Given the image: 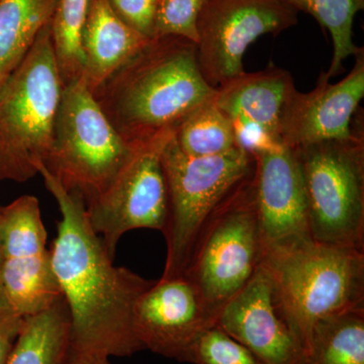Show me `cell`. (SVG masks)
I'll return each instance as SVG.
<instances>
[{
  "label": "cell",
  "instance_id": "16",
  "mask_svg": "<svg viewBox=\"0 0 364 364\" xmlns=\"http://www.w3.org/2000/svg\"><path fill=\"white\" fill-rule=\"evenodd\" d=\"M150 40L124 23L109 0H90L81 33L85 60L81 78L92 95Z\"/></svg>",
  "mask_w": 364,
  "mask_h": 364
},
{
  "label": "cell",
  "instance_id": "22",
  "mask_svg": "<svg viewBox=\"0 0 364 364\" xmlns=\"http://www.w3.org/2000/svg\"><path fill=\"white\" fill-rule=\"evenodd\" d=\"M215 95L191 112L174 135L178 147L189 156H215L237 147L233 124L215 104Z\"/></svg>",
  "mask_w": 364,
  "mask_h": 364
},
{
  "label": "cell",
  "instance_id": "11",
  "mask_svg": "<svg viewBox=\"0 0 364 364\" xmlns=\"http://www.w3.org/2000/svg\"><path fill=\"white\" fill-rule=\"evenodd\" d=\"M0 274L7 303L18 318L42 312L62 298L36 196H21L0 207Z\"/></svg>",
  "mask_w": 364,
  "mask_h": 364
},
{
  "label": "cell",
  "instance_id": "15",
  "mask_svg": "<svg viewBox=\"0 0 364 364\" xmlns=\"http://www.w3.org/2000/svg\"><path fill=\"white\" fill-rule=\"evenodd\" d=\"M253 188L264 250L312 239L303 178L293 149L255 153Z\"/></svg>",
  "mask_w": 364,
  "mask_h": 364
},
{
  "label": "cell",
  "instance_id": "3",
  "mask_svg": "<svg viewBox=\"0 0 364 364\" xmlns=\"http://www.w3.org/2000/svg\"><path fill=\"white\" fill-rule=\"evenodd\" d=\"M262 267L305 351L318 322L364 306V249L309 239L264 250Z\"/></svg>",
  "mask_w": 364,
  "mask_h": 364
},
{
  "label": "cell",
  "instance_id": "28",
  "mask_svg": "<svg viewBox=\"0 0 364 364\" xmlns=\"http://www.w3.org/2000/svg\"><path fill=\"white\" fill-rule=\"evenodd\" d=\"M109 358L100 352L82 350L71 346L65 364H112Z\"/></svg>",
  "mask_w": 364,
  "mask_h": 364
},
{
  "label": "cell",
  "instance_id": "1",
  "mask_svg": "<svg viewBox=\"0 0 364 364\" xmlns=\"http://www.w3.org/2000/svg\"><path fill=\"white\" fill-rule=\"evenodd\" d=\"M38 173L61 213L50 257L70 317L71 346L109 358L144 350L134 331L133 310L154 280L116 267L91 227L82 196L66 191L43 163Z\"/></svg>",
  "mask_w": 364,
  "mask_h": 364
},
{
  "label": "cell",
  "instance_id": "18",
  "mask_svg": "<svg viewBox=\"0 0 364 364\" xmlns=\"http://www.w3.org/2000/svg\"><path fill=\"white\" fill-rule=\"evenodd\" d=\"M70 348V317L61 298L23 318L6 364H65Z\"/></svg>",
  "mask_w": 364,
  "mask_h": 364
},
{
  "label": "cell",
  "instance_id": "13",
  "mask_svg": "<svg viewBox=\"0 0 364 364\" xmlns=\"http://www.w3.org/2000/svg\"><path fill=\"white\" fill-rule=\"evenodd\" d=\"M217 315L186 277H161L136 299L134 331L144 350L182 361L198 335Z\"/></svg>",
  "mask_w": 364,
  "mask_h": 364
},
{
  "label": "cell",
  "instance_id": "21",
  "mask_svg": "<svg viewBox=\"0 0 364 364\" xmlns=\"http://www.w3.org/2000/svg\"><path fill=\"white\" fill-rule=\"evenodd\" d=\"M298 13L304 11L330 33L333 42L331 66L326 72L328 78L341 73L342 64L350 56L363 51L353 42L354 18L364 9V0H280Z\"/></svg>",
  "mask_w": 364,
  "mask_h": 364
},
{
  "label": "cell",
  "instance_id": "14",
  "mask_svg": "<svg viewBox=\"0 0 364 364\" xmlns=\"http://www.w3.org/2000/svg\"><path fill=\"white\" fill-rule=\"evenodd\" d=\"M322 72L310 92L296 90L287 104L279 126L287 147L298 148L324 141L350 138L355 114L364 97V50L346 77L332 85Z\"/></svg>",
  "mask_w": 364,
  "mask_h": 364
},
{
  "label": "cell",
  "instance_id": "29",
  "mask_svg": "<svg viewBox=\"0 0 364 364\" xmlns=\"http://www.w3.org/2000/svg\"><path fill=\"white\" fill-rule=\"evenodd\" d=\"M23 318L14 315L7 303L4 287H2L1 274H0V327L16 328L20 329Z\"/></svg>",
  "mask_w": 364,
  "mask_h": 364
},
{
  "label": "cell",
  "instance_id": "17",
  "mask_svg": "<svg viewBox=\"0 0 364 364\" xmlns=\"http://www.w3.org/2000/svg\"><path fill=\"white\" fill-rule=\"evenodd\" d=\"M296 91L291 73L272 64L254 73L244 72L217 90L215 100L231 121L245 119L259 124L282 142L280 121Z\"/></svg>",
  "mask_w": 364,
  "mask_h": 364
},
{
  "label": "cell",
  "instance_id": "23",
  "mask_svg": "<svg viewBox=\"0 0 364 364\" xmlns=\"http://www.w3.org/2000/svg\"><path fill=\"white\" fill-rule=\"evenodd\" d=\"M90 4V0H57L50 26L55 57L64 86L82 76L85 60L81 33Z\"/></svg>",
  "mask_w": 364,
  "mask_h": 364
},
{
  "label": "cell",
  "instance_id": "7",
  "mask_svg": "<svg viewBox=\"0 0 364 364\" xmlns=\"http://www.w3.org/2000/svg\"><path fill=\"white\" fill-rule=\"evenodd\" d=\"M136 144L119 135L82 78L64 86L46 168L85 205L104 193Z\"/></svg>",
  "mask_w": 364,
  "mask_h": 364
},
{
  "label": "cell",
  "instance_id": "10",
  "mask_svg": "<svg viewBox=\"0 0 364 364\" xmlns=\"http://www.w3.org/2000/svg\"><path fill=\"white\" fill-rule=\"evenodd\" d=\"M298 16L280 0H205L196 23V60L208 85L217 90L242 75L249 46L293 28Z\"/></svg>",
  "mask_w": 364,
  "mask_h": 364
},
{
  "label": "cell",
  "instance_id": "19",
  "mask_svg": "<svg viewBox=\"0 0 364 364\" xmlns=\"http://www.w3.org/2000/svg\"><path fill=\"white\" fill-rule=\"evenodd\" d=\"M57 0H0V86L51 23Z\"/></svg>",
  "mask_w": 364,
  "mask_h": 364
},
{
  "label": "cell",
  "instance_id": "25",
  "mask_svg": "<svg viewBox=\"0 0 364 364\" xmlns=\"http://www.w3.org/2000/svg\"><path fill=\"white\" fill-rule=\"evenodd\" d=\"M205 0H157L154 37H179L198 43V16Z\"/></svg>",
  "mask_w": 364,
  "mask_h": 364
},
{
  "label": "cell",
  "instance_id": "9",
  "mask_svg": "<svg viewBox=\"0 0 364 364\" xmlns=\"http://www.w3.org/2000/svg\"><path fill=\"white\" fill-rule=\"evenodd\" d=\"M176 133L136 143L111 183L86 205L88 220L112 258L119 241L136 229L163 231L168 215V189L162 151Z\"/></svg>",
  "mask_w": 364,
  "mask_h": 364
},
{
  "label": "cell",
  "instance_id": "27",
  "mask_svg": "<svg viewBox=\"0 0 364 364\" xmlns=\"http://www.w3.org/2000/svg\"><path fill=\"white\" fill-rule=\"evenodd\" d=\"M235 143L237 147L253 155L255 153L272 151L284 146L279 139L259 124L245 119H232Z\"/></svg>",
  "mask_w": 364,
  "mask_h": 364
},
{
  "label": "cell",
  "instance_id": "20",
  "mask_svg": "<svg viewBox=\"0 0 364 364\" xmlns=\"http://www.w3.org/2000/svg\"><path fill=\"white\" fill-rule=\"evenodd\" d=\"M306 354L309 364H364V306L318 322Z\"/></svg>",
  "mask_w": 364,
  "mask_h": 364
},
{
  "label": "cell",
  "instance_id": "6",
  "mask_svg": "<svg viewBox=\"0 0 364 364\" xmlns=\"http://www.w3.org/2000/svg\"><path fill=\"white\" fill-rule=\"evenodd\" d=\"M161 159L168 189V215L162 231L167 252L161 277H179L205 223L226 196L252 173L254 159L239 147L215 156H189L178 147L174 136L165 145Z\"/></svg>",
  "mask_w": 364,
  "mask_h": 364
},
{
  "label": "cell",
  "instance_id": "5",
  "mask_svg": "<svg viewBox=\"0 0 364 364\" xmlns=\"http://www.w3.org/2000/svg\"><path fill=\"white\" fill-rule=\"evenodd\" d=\"M313 240L364 249V127L355 114L350 138L294 148Z\"/></svg>",
  "mask_w": 364,
  "mask_h": 364
},
{
  "label": "cell",
  "instance_id": "30",
  "mask_svg": "<svg viewBox=\"0 0 364 364\" xmlns=\"http://www.w3.org/2000/svg\"><path fill=\"white\" fill-rule=\"evenodd\" d=\"M18 331L16 328L0 327V364H6Z\"/></svg>",
  "mask_w": 364,
  "mask_h": 364
},
{
  "label": "cell",
  "instance_id": "8",
  "mask_svg": "<svg viewBox=\"0 0 364 364\" xmlns=\"http://www.w3.org/2000/svg\"><path fill=\"white\" fill-rule=\"evenodd\" d=\"M263 254L264 244L254 200L252 171L205 223L182 275L198 287L218 315L259 269Z\"/></svg>",
  "mask_w": 364,
  "mask_h": 364
},
{
  "label": "cell",
  "instance_id": "2",
  "mask_svg": "<svg viewBox=\"0 0 364 364\" xmlns=\"http://www.w3.org/2000/svg\"><path fill=\"white\" fill-rule=\"evenodd\" d=\"M215 92L198 68L196 43L168 36L151 39L93 95L119 135L136 144L176 133Z\"/></svg>",
  "mask_w": 364,
  "mask_h": 364
},
{
  "label": "cell",
  "instance_id": "26",
  "mask_svg": "<svg viewBox=\"0 0 364 364\" xmlns=\"http://www.w3.org/2000/svg\"><path fill=\"white\" fill-rule=\"evenodd\" d=\"M117 16L144 37H154L157 0H109Z\"/></svg>",
  "mask_w": 364,
  "mask_h": 364
},
{
  "label": "cell",
  "instance_id": "24",
  "mask_svg": "<svg viewBox=\"0 0 364 364\" xmlns=\"http://www.w3.org/2000/svg\"><path fill=\"white\" fill-rule=\"evenodd\" d=\"M181 363L191 364H263L259 359L218 326L203 330Z\"/></svg>",
  "mask_w": 364,
  "mask_h": 364
},
{
  "label": "cell",
  "instance_id": "4",
  "mask_svg": "<svg viewBox=\"0 0 364 364\" xmlns=\"http://www.w3.org/2000/svg\"><path fill=\"white\" fill-rule=\"evenodd\" d=\"M50 23L0 86V181H30L51 149L64 85Z\"/></svg>",
  "mask_w": 364,
  "mask_h": 364
},
{
  "label": "cell",
  "instance_id": "12",
  "mask_svg": "<svg viewBox=\"0 0 364 364\" xmlns=\"http://www.w3.org/2000/svg\"><path fill=\"white\" fill-rule=\"evenodd\" d=\"M215 325L263 364H309L305 348L262 264L250 282L222 306Z\"/></svg>",
  "mask_w": 364,
  "mask_h": 364
}]
</instances>
